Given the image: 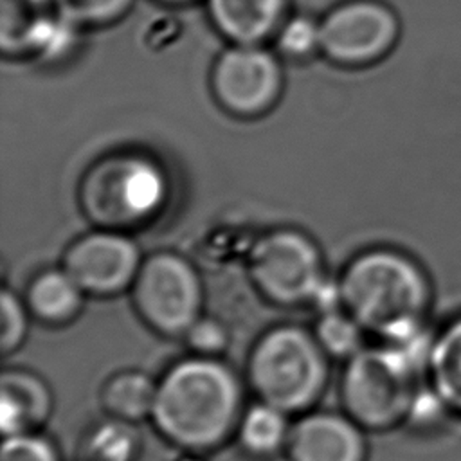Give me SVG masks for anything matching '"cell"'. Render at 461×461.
<instances>
[{
    "label": "cell",
    "instance_id": "obj_1",
    "mask_svg": "<svg viewBox=\"0 0 461 461\" xmlns=\"http://www.w3.org/2000/svg\"><path fill=\"white\" fill-rule=\"evenodd\" d=\"M245 405V380L230 364L189 353L157 378L149 421L169 445L205 454L234 438Z\"/></svg>",
    "mask_w": 461,
    "mask_h": 461
},
{
    "label": "cell",
    "instance_id": "obj_2",
    "mask_svg": "<svg viewBox=\"0 0 461 461\" xmlns=\"http://www.w3.org/2000/svg\"><path fill=\"white\" fill-rule=\"evenodd\" d=\"M339 281L342 308L382 342L400 344L429 328L432 286L407 254L373 249L353 258Z\"/></svg>",
    "mask_w": 461,
    "mask_h": 461
},
{
    "label": "cell",
    "instance_id": "obj_3",
    "mask_svg": "<svg viewBox=\"0 0 461 461\" xmlns=\"http://www.w3.org/2000/svg\"><path fill=\"white\" fill-rule=\"evenodd\" d=\"M328 380L330 357L312 330L292 322L265 330L245 364V384L252 394L290 416L312 411Z\"/></svg>",
    "mask_w": 461,
    "mask_h": 461
},
{
    "label": "cell",
    "instance_id": "obj_4",
    "mask_svg": "<svg viewBox=\"0 0 461 461\" xmlns=\"http://www.w3.org/2000/svg\"><path fill=\"white\" fill-rule=\"evenodd\" d=\"M425 375L398 348L378 340L344 362L340 405L366 430L384 432L405 423Z\"/></svg>",
    "mask_w": 461,
    "mask_h": 461
},
{
    "label": "cell",
    "instance_id": "obj_5",
    "mask_svg": "<svg viewBox=\"0 0 461 461\" xmlns=\"http://www.w3.org/2000/svg\"><path fill=\"white\" fill-rule=\"evenodd\" d=\"M166 196L158 166L139 155H115L95 164L81 185L85 214L104 229L139 225L153 216Z\"/></svg>",
    "mask_w": 461,
    "mask_h": 461
},
{
    "label": "cell",
    "instance_id": "obj_6",
    "mask_svg": "<svg viewBox=\"0 0 461 461\" xmlns=\"http://www.w3.org/2000/svg\"><path fill=\"white\" fill-rule=\"evenodd\" d=\"M130 290L139 319L166 339H182L203 315L202 279L178 254L158 252L142 259Z\"/></svg>",
    "mask_w": 461,
    "mask_h": 461
},
{
    "label": "cell",
    "instance_id": "obj_7",
    "mask_svg": "<svg viewBox=\"0 0 461 461\" xmlns=\"http://www.w3.org/2000/svg\"><path fill=\"white\" fill-rule=\"evenodd\" d=\"M249 276L263 299L276 306L312 304L328 281L315 243L297 230H276L256 241Z\"/></svg>",
    "mask_w": 461,
    "mask_h": 461
},
{
    "label": "cell",
    "instance_id": "obj_8",
    "mask_svg": "<svg viewBox=\"0 0 461 461\" xmlns=\"http://www.w3.org/2000/svg\"><path fill=\"white\" fill-rule=\"evenodd\" d=\"M398 32V18L387 5L371 0L349 2L319 23V49L339 63H369L393 49Z\"/></svg>",
    "mask_w": 461,
    "mask_h": 461
},
{
    "label": "cell",
    "instance_id": "obj_9",
    "mask_svg": "<svg viewBox=\"0 0 461 461\" xmlns=\"http://www.w3.org/2000/svg\"><path fill=\"white\" fill-rule=\"evenodd\" d=\"M140 263V252L130 238L104 229L74 241L61 267L86 295L112 297L131 288Z\"/></svg>",
    "mask_w": 461,
    "mask_h": 461
},
{
    "label": "cell",
    "instance_id": "obj_10",
    "mask_svg": "<svg viewBox=\"0 0 461 461\" xmlns=\"http://www.w3.org/2000/svg\"><path fill=\"white\" fill-rule=\"evenodd\" d=\"M281 72L277 61L256 45H236L225 50L212 70L218 101L240 115L267 110L277 97Z\"/></svg>",
    "mask_w": 461,
    "mask_h": 461
},
{
    "label": "cell",
    "instance_id": "obj_11",
    "mask_svg": "<svg viewBox=\"0 0 461 461\" xmlns=\"http://www.w3.org/2000/svg\"><path fill=\"white\" fill-rule=\"evenodd\" d=\"M366 429L349 414L312 409L292 421L288 461H367Z\"/></svg>",
    "mask_w": 461,
    "mask_h": 461
},
{
    "label": "cell",
    "instance_id": "obj_12",
    "mask_svg": "<svg viewBox=\"0 0 461 461\" xmlns=\"http://www.w3.org/2000/svg\"><path fill=\"white\" fill-rule=\"evenodd\" d=\"M49 384L31 369L7 367L0 380V429L4 438L40 430L52 412Z\"/></svg>",
    "mask_w": 461,
    "mask_h": 461
},
{
    "label": "cell",
    "instance_id": "obj_13",
    "mask_svg": "<svg viewBox=\"0 0 461 461\" xmlns=\"http://www.w3.org/2000/svg\"><path fill=\"white\" fill-rule=\"evenodd\" d=\"M86 294L74 277L61 268H47L27 285L23 301L38 322L61 328L77 319Z\"/></svg>",
    "mask_w": 461,
    "mask_h": 461
},
{
    "label": "cell",
    "instance_id": "obj_14",
    "mask_svg": "<svg viewBox=\"0 0 461 461\" xmlns=\"http://www.w3.org/2000/svg\"><path fill=\"white\" fill-rule=\"evenodd\" d=\"M290 429L288 412L256 398L245 405L232 439L247 457L267 461L285 454Z\"/></svg>",
    "mask_w": 461,
    "mask_h": 461
},
{
    "label": "cell",
    "instance_id": "obj_15",
    "mask_svg": "<svg viewBox=\"0 0 461 461\" xmlns=\"http://www.w3.org/2000/svg\"><path fill=\"white\" fill-rule=\"evenodd\" d=\"M214 25L236 45H256L277 27L285 0H209Z\"/></svg>",
    "mask_w": 461,
    "mask_h": 461
},
{
    "label": "cell",
    "instance_id": "obj_16",
    "mask_svg": "<svg viewBox=\"0 0 461 461\" xmlns=\"http://www.w3.org/2000/svg\"><path fill=\"white\" fill-rule=\"evenodd\" d=\"M425 376L450 414L461 416V315L434 333Z\"/></svg>",
    "mask_w": 461,
    "mask_h": 461
},
{
    "label": "cell",
    "instance_id": "obj_17",
    "mask_svg": "<svg viewBox=\"0 0 461 461\" xmlns=\"http://www.w3.org/2000/svg\"><path fill=\"white\" fill-rule=\"evenodd\" d=\"M157 393V378L140 369H122L113 373L99 393L104 414L139 423L149 420Z\"/></svg>",
    "mask_w": 461,
    "mask_h": 461
},
{
    "label": "cell",
    "instance_id": "obj_18",
    "mask_svg": "<svg viewBox=\"0 0 461 461\" xmlns=\"http://www.w3.org/2000/svg\"><path fill=\"white\" fill-rule=\"evenodd\" d=\"M47 0H0V45L7 54L47 45L52 34Z\"/></svg>",
    "mask_w": 461,
    "mask_h": 461
},
{
    "label": "cell",
    "instance_id": "obj_19",
    "mask_svg": "<svg viewBox=\"0 0 461 461\" xmlns=\"http://www.w3.org/2000/svg\"><path fill=\"white\" fill-rule=\"evenodd\" d=\"M139 454L140 436L137 423L104 414L81 434L76 461H137Z\"/></svg>",
    "mask_w": 461,
    "mask_h": 461
},
{
    "label": "cell",
    "instance_id": "obj_20",
    "mask_svg": "<svg viewBox=\"0 0 461 461\" xmlns=\"http://www.w3.org/2000/svg\"><path fill=\"white\" fill-rule=\"evenodd\" d=\"M312 331L330 358L344 362L367 344V331L344 308L319 313Z\"/></svg>",
    "mask_w": 461,
    "mask_h": 461
},
{
    "label": "cell",
    "instance_id": "obj_21",
    "mask_svg": "<svg viewBox=\"0 0 461 461\" xmlns=\"http://www.w3.org/2000/svg\"><path fill=\"white\" fill-rule=\"evenodd\" d=\"M31 319L32 315L23 297L4 288L0 295V349L4 357L14 353L25 342Z\"/></svg>",
    "mask_w": 461,
    "mask_h": 461
},
{
    "label": "cell",
    "instance_id": "obj_22",
    "mask_svg": "<svg viewBox=\"0 0 461 461\" xmlns=\"http://www.w3.org/2000/svg\"><path fill=\"white\" fill-rule=\"evenodd\" d=\"M2 461H61V452L52 438L29 430L4 438Z\"/></svg>",
    "mask_w": 461,
    "mask_h": 461
},
{
    "label": "cell",
    "instance_id": "obj_23",
    "mask_svg": "<svg viewBox=\"0 0 461 461\" xmlns=\"http://www.w3.org/2000/svg\"><path fill=\"white\" fill-rule=\"evenodd\" d=\"M189 353L202 357H221L229 348L227 326L211 315H202L182 337Z\"/></svg>",
    "mask_w": 461,
    "mask_h": 461
},
{
    "label": "cell",
    "instance_id": "obj_24",
    "mask_svg": "<svg viewBox=\"0 0 461 461\" xmlns=\"http://www.w3.org/2000/svg\"><path fill=\"white\" fill-rule=\"evenodd\" d=\"M131 0H56L61 16L72 23H103L113 20Z\"/></svg>",
    "mask_w": 461,
    "mask_h": 461
},
{
    "label": "cell",
    "instance_id": "obj_25",
    "mask_svg": "<svg viewBox=\"0 0 461 461\" xmlns=\"http://www.w3.org/2000/svg\"><path fill=\"white\" fill-rule=\"evenodd\" d=\"M447 414H450V411L436 394V391L429 384H421L405 418V425L414 427L418 430L432 429L439 421H443Z\"/></svg>",
    "mask_w": 461,
    "mask_h": 461
},
{
    "label": "cell",
    "instance_id": "obj_26",
    "mask_svg": "<svg viewBox=\"0 0 461 461\" xmlns=\"http://www.w3.org/2000/svg\"><path fill=\"white\" fill-rule=\"evenodd\" d=\"M279 49L290 56H304L319 47V25L308 18H292L277 38Z\"/></svg>",
    "mask_w": 461,
    "mask_h": 461
},
{
    "label": "cell",
    "instance_id": "obj_27",
    "mask_svg": "<svg viewBox=\"0 0 461 461\" xmlns=\"http://www.w3.org/2000/svg\"><path fill=\"white\" fill-rule=\"evenodd\" d=\"M167 2H180V0H167Z\"/></svg>",
    "mask_w": 461,
    "mask_h": 461
}]
</instances>
